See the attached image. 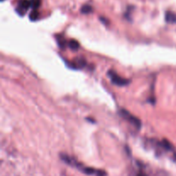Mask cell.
<instances>
[{
    "label": "cell",
    "instance_id": "obj_11",
    "mask_svg": "<svg viewBox=\"0 0 176 176\" xmlns=\"http://www.w3.org/2000/svg\"><path fill=\"white\" fill-rule=\"evenodd\" d=\"M57 39H58V43L60 45V47L61 48H65V40L64 39L63 37H60V38L57 37Z\"/></svg>",
    "mask_w": 176,
    "mask_h": 176
},
{
    "label": "cell",
    "instance_id": "obj_13",
    "mask_svg": "<svg viewBox=\"0 0 176 176\" xmlns=\"http://www.w3.org/2000/svg\"><path fill=\"white\" fill-rule=\"evenodd\" d=\"M1 1H2V2H3V1H4V0H1Z\"/></svg>",
    "mask_w": 176,
    "mask_h": 176
},
{
    "label": "cell",
    "instance_id": "obj_8",
    "mask_svg": "<svg viewBox=\"0 0 176 176\" xmlns=\"http://www.w3.org/2000/svg\"><path fill=\"white\" fill-rule=\"evenodd\" d=\"M39 16H40L39 11L37 10H33L32 12L29 14V19L31 21H36L39 18Z\"/></svg>",
    "mask_w": 176,
    "mask_h": 176
},
{
    "label": "cell",
    "instance_id": "obj_1",
    "mask_svg": "<svg viewBox=\"0 0 176 176\" xmlns=\"http://www.w3.org/2000/svg\"><path fill=\"white\" fill-rule=\"evenodd\" d=\"M120 115L123 119H125L126 120H127L129 123H131L132 125L135 126L136 128L139 129L141 127V121L138 118H137L134 115H132V113H130L127 110L124 109V108H121L120 110Z\"/></svg>",
    "mask_w": 176,
    "mask_h": 176
},
{
    "label": "cell",
    "instance_id": "obj_2",
    "mask_svg": "<svg viewBox=\"0 0 176 176\" xmlns=\"http://www.w3.org/2000/svg\"><path fill=\"white\" fill-rule=\"evenodd\" d=\"M107 75H108V76L110 77L112 83H113V84L117 85V86H126V85H127V84H129L130 83L129 79H126V78L121 77L120 75H118V74H117L115 71H113V70H109V71L107 72Z\"/></svg>",
    "mask_w": 176,
    "mask_h": 176
},
{
    "label": "cell",
    "instance_id": "obj_12",
    "mask_svg": "<svg viewBox=\"0 0 176 176\" xmlns=\"http://www.w3.org/2000/svg\"><path fill=\"white\" fill-rule=\"evenodd\" d=\"M137 176H146L144 173H139L138 174H137Z\"/></svg>",
    "mask_w": 176,
    "mask_h": 176
},
{
    "label": "cell",
    "instance_id": "obj_9",
    "mask_svg": "<svg viewBox=\"0 0 176 176\" xmlns=\"http://www.w3.org/2000/svg\"><path fill=\"white\" fill-rule=\"evenodd\" d=\"M40 3H41L40 0H30V4L33 8V10H37L40 7Z\"/></svg>",
    "mask_w": 176,
    "mask_h": 176
},
{
    "label": "cell",
    "instance_id": "obj_7",
    "mask_svg": "<svg viewBox=\"0 0 176 176\" xmlns=\"http://www.w3.org/2000/svg\"><path fill=\"white\" fill-rule=\"evenodd\" d=\"M93 11V8L89 5V4H85L81 8V12L83 14H89L91 13Z\"/></svg>",
    "mask_w": 176,
    "mask_h": 176
},
{
    "label": "cell",
    "instance_id": "obj_3",
    "mask_svg": "<svg viewBox=\"0 0 176 176\" xmlns=\"http://www.w3.org/2000/svg\"><path fill=\"white\" fill-rule=\"evenodd\" d=\"M29 7H31L30 4V0H19L18 2V7L17 8V12L21 16H23L25 11H26Z\"/></svg>",
    "mask_w": 176,
    "mask_h": 176
},
{
    "label": "cell",
    "instance_id": "obj_6",
    "mask_svg": "<svg viewBox=\"0 0 176 176\" xmlns=\"http://www.w3.org/2000/svg\"><path fill=\"white\" fill-rule=\"evenodd\" d=\"M68 46L70 47L71 50L73 51H76L78 50L79 48V42L76 40H70L69 42H68Z\"/></svg>",
    "mask_w": 176,
    "mask_h": 176
},
{
    "label": "cell",
    "instance_id": "obj_5",
    "mask_svg": "<svg viewBox=\"0 0 176 176\" xmlns=\"http://www.w3.org/2000/svg\"><path fill=\"white\" fill-rule=\"evenodd\" d=\"M165 19L167 23H176V13L172 11H167L165 15Z\"/></svg>",
    "mask_w": 176,
    "mask_h": 176
},
{
    "label": "cell",
    "instance_id": "obj_10",
    "mask_svg": "<svg viewBox=\"0 0 176 176\" xmlns=\"http://www.w3.org/2000/svg\"><path fill=\"white\" fill-rule=\"evenodd\" d=\"M162 145H163L166 150H171L172 148H173V146L171 145V143L168 141V140H166V139H163V142H162Z\"/></svg>",
    "mask_w": 176,
    "mask_h": 176
},
{
    "label": "cell",
    "instance_id": "obj_4",
    "mask_svg": "<svg viewBox=\"0 0 176 176\" xmlns=\"http://www.w3.org/2000/svg\"><path fill=\"white\" fill-rule=\"evenodd\" d=\"M70 67H72L74 69H78V68H83L86 65V60L83 58H76V60H74L71 63L69 64Z\"/></svg>",
    "mask_w": 176,
    "mask_h": 176
}]
</instances>
